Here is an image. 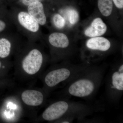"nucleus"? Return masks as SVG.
Instances as JSON below:
<instances>
[{
  "instance_id": "f03ea898",
  "label": "nucleus",
  "mask_w": 123,
  "mask_h": 123,
  "mask_svg": "<svg viewBox=\"0 0 123 123\" xmlns=\"http://www.w3.org/2000/svg\"><path fill=\"white\" fill-rule=\"evenodd\" d=\"M90 66L89 65H72L51 70L44 79L46 85L52 88L64 81L69 83L82 72Z\"/></svg>"
},
{
  "instance_id": "f3484780",
  "label": "nucleus",
  "mask_w": 123,
  "mask_h": 123,
  "mask_svg": "<svg viewBox=\"0 0 123 123\" xmlns=\"http://www.w3.org/2000/svg\"><path fill=\"white\" fill-rule=\"evenodd\" d=\"M6 27V24L4 22L0 20V32L4 30Z\"/></svg>"
},
{
  "instance_id": "2eb2a0df",
  "label": "nucleus",
  "mask_w": 123,
  "mask_h": 123,
  "mask_svg": "<svg viewBox=\"0 0 123 123\" xmlns=\"http://www.w3.org/2000/svg\"><path fill=\"white\" fill-rule=\"evenodd\" d=\"M112 1L118 8L123 9V0H112Z\"/></svg>"
},
{
  "instance_id": "1a4fd4ad",
  "label": "nucleus",
  "mask_w": 123,
  "mask_h": 123,
  "mask_svg": "<svg viewBox=\"0 0 123 123\" xmlns=\"http://www.w3.org/2000/svg\"><path fill=\"white\" fill-rule=\"evenodd\" d=\"M22 99L24 103L31 106H39L43 103V96L41 92L35 90H27L23 92Z\"/></svg>"
},
{
  "instance_id": "9b49d317",
  "label": "nucleus",
  "mask_w": 123,
  "mask_h": 123,
  "mask_svg": "<svg viewBox=\"0 0 123 123\" xmlns=\"http://www.w3.org/2000/svg\"><path fill=\"white\" fill-rule=\"evenodd\" d=\"M98 6L100 12L107 17L111 15L113 9L112 0H98Z\"/></svg>"
},
{
  "instance_id": "7ed1b4c3",
  "label": "nucleus",
  "mask_w": 123,
  "mask_h": 123,
  "mask_svg": "<svg viewBox=\"0 0 123 123\" xmlns=\"http://www.w3.org/2000/svg\"><path fill=\"white\" fill-rule=\"evenodd\" d=\"M107 95L112 102L118 101L123 92V64H121L110 70L106 86Z\"/></svg>"
},
{
  "instance_id": "9d476101",
  "label": "nucleus",
  "mask_w": 123,
  "mask_h": 123,
  "mask_svg": "<svg viewBox=\"0 0 123 123\" xmlns=\"http://www.w3.org/2000/svg\"><path fill=\"white\" fill-rule=\"evenodd\" d=\"M48 40L51 45L56 48L65 49L68 47L69 45L68 38L63 33H52L49 35Z\"/></svg>"
},
{
  "instance_id": "423d86ee",
  "label": "nucleus",
  "mask_w": 123,
  "mask_h": 123,
  "mask_svg": "<svg viewBox=\"0 0 123 123\" xmlns=\"http://www.w3.org/2000/svg\"><path fill=\"white\" fill-rule=\"evenodd\" d=\"M27 6L28 13L39 25H45L47 21V18L42 2L36 1L31 3Z\"/></svg>"
},
{
  "instance_id": "dca6fc26",
  "label": "nucleus",
  "mask_w": 123,
  "mask_h": 123,
  "mask_svg": "<svg viewBox=\"0 0 123 123\" xmlns=\"http://www.w3.org/2000/svg\"><path fill=\"white\" fill-rule=\"evenodd\" d=\"M43 0H21L23 4L26 6H28L29 5L36 1H39L42 2Z\"/></svg>"
},
{
  "instance_id": "4468645a",
  "label": "nucleus",
  "mask_w": 123,
  "mask_h": 123,
  "mask_svg": "<svg viewBox=\"0 0 123 123\" xmlns=\"http://www.w3.org/2000/svg\"><path fill=\"white\" fill-rule=\"evenodd\" d=\"M68 20L72 25H74L78 22L79 19V14L77 11L74 9H71L68 11Z\"/></svg>"
},
{
  "instance_id": "6e6552de",
  "label": "nucleus",
  "mask_w": 123,
  "mask_h": 123,
  "mask_svg": "<svg viewBox=\"0 0 123 123\" xmlns=\"http://www.w3.org/2000/svg\"><path fill=\"white\" fill-rule=\"evenodd\" d=\"M18 21L20 25L27 30L36 33L39 29V24L28 13L21 11L18 14Z\"/></svg>"
},
{
  "instance_id": "0eeeda50",
  "label": "nucleus",
  "mask_w": 123,
  "mask_h": 123,
  "mask_svg": "<svg viewBox=\"0 0 123 123\" xmlns=\"http://www.w3.org/2000/svg\"><path fill=\"white\" fill-rule=\"evenodd\" d=\"M107 27L102 20L99 18H95L90 26L85 31V34L90 37H99L103 35L106 31Z\"/></svg>"
},
{
  "instance_id": "a211bd4d",
  "label": "nucleus",
  "mask_w": 123,
  "mask_h": 123,
  "mask_svg": "<svg viewBox=\"0 0 123 123\" xmlns=\"http://www.w3.org/2000/svg\"><path fill=\"white\" fill-rule=\"evenodd\" d=\"M1 63L0 62V68H1Z\"/></svg>"
},
{
  "instance_id": "f257e3e1",
  "label": "nucleus",
  "mask_w": 123,
  "mask_h": 123,
  "mask_svg": "<svg viewBox=\"0 0 123 123\" xmlns=\"http://www.w3.org/2000/svg\"><path fill=\"white\" fill-rule=\"evenodd\" d=\"M105 69L90 66L68 83L69 96L88 98L97 92L101 84Z\"/></svg>"
},
{
  "instance_id": "ddd939ff",
  "label": "nucleus",
  "mask_w": 123,
  "mask_h": 123,
  "mask_svg": "<svg viewBox=\"0 0 123 123\" xmlns=\"http://www.w3.org/2000/svg\"><path fill=\"white\" fill-rule=\"evenodd\" d=\"M53 20L54 25L58 29H62L65 25V19L59 14H55L53 16Z\"/></svg>"
},
{
  "instance_id": "20e7f679",
  "label": "nucleus",
  "mask_w": 123,
  "mask_h": 123,
  "mask_svg": "<svg viewBox=\"0 0 123 123\" xmlns=\"http://www.w3.org/2000/svg\"><path fill=\"white\" fill-rule=\"evenodd\" d=\"M43 60L41 52L37 49H33L23 60V68L29 75H34L37 73L41 68Z\"/></svg>"
},
{
  "instance_id": "39448f33",
  "label": "nucleus",
  "mask_w": 123,
  "mask_h": 123,
  "mask_svg": "<svg viewBox=\"0 0 123 123\" xmlns=\"http://www.w3.org/2000/svg\"><path fill=\"white\" fill-rule=\"evenodd\" d=\"M86 47L91 51L105 52L111 48V42L103 37H96L88 40L86 43Z\"/></svg>"
},
{
  "instance_id": "f8f14e48",
  "label": "nucleus",
  "mask_w": 123,
  "mask_h": 123,
  "mask_svg": "<svg viewBox=\"0 0 123 123\" xmlns=\"http://www.w3.org/2000/svg\"><path fill=\"white\" fill-rule=\"evenodd\" d=\"M11 44L10 42L5 38L0 39V57H8L11 51Z\"/></svg>"
}]
</instances>
